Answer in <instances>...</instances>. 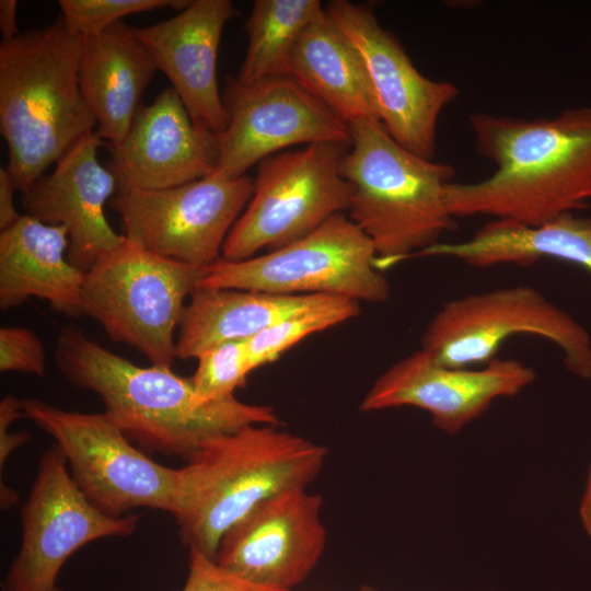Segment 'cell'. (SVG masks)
Instances as JSON below:
<instances>
[{
  "mask_svg": "<svg viewBox=\"0 0 591 591\" xmlns=\"http://www.w3.org/2000/svg\"><path fill=\"white\" fill-rule=\"evenodd\" d=\"M518 334L536 335L561 349L573 374L591 378V338L567 312L537 289L520 285L445 302L428 324L421 349L450 368L484 366Z\"/></svg>",
  "mask_w": 591,
  "mask_h": 591,
  "instance_id": "ba28073f",
  "label": "cell"
},
{
  "mask_svg": "<svg viewBox=\"0 0 591 591\" xmlns=\"http://www.w3.org/2000/svg\"><path fill=\"white\" fill-rule=\"evenodd\" d=\"M323 10L318 0L254 1L246 22L248 45L236 81L247 84L288 76L300 35Z\"/></svg>",
  "mask_w": 591,
  "mask_h": 591,
  "instance_id": "d4e9b609",
  "label": "cell"
},
{
  "mask_svg": "<svg viewBox=\"0 0 591 591\" xmlns=\"http://www.w3.org/2000/svg\"><path fill=\"white\" fill-rule=\"evenodd\" d=\"M227 126L218 139L216 171L240 177L285 148L318 142L351 144L349 125L289 76L240 83L222 96Z\"/></svg>",
  "mask_w": 591,
  "mask_h": 591,
  "instance_id": "4fadbf2b",
  "label": "cell"
},
{
  "mask_svg": "<svg viewBox=\"0 0 591 591\" xmlns=\"http://www.w3.org/2000/svg\"><path fill=\"white\" fill-rule=\"evenodd\" d=\"M325 11L360 55L385 130L406 150L433 160L438 120L459 96L457 86L422 76L371 8L333 0Z\"/></svg>",
  "mask_w": 591,
  "mask_h": 591,
  "instance_id": "5bb4252c",
  "label": "cell"
},
{
  "mask_svg": "<svg viewBox=\"0 0 591 591\" xmlns=\"http://www.w3.org/2000/svg\"><path fill=\"white\" fill-rule=\"evenodd\" d=\"M51 591H62V590H61V589H59V588L57 587V588H55V589H54V590H51Z\"/></svg>",
  "mask_w": 591,
  "mask_h": 591,
  "instance_id": "d590c367",
  "label": "cell"
},
{
  "mask_svg": "<svg viewBox=\"0 0 591 591\" xmlns=\"http://www.w3.org/2000/svg\"><path fill=\"white\" fill-rule=\"evenodd\" d=\"M54 359L71 384L96 393L104 412L147 451L187 460L216 436L250 425L279 424L270 406L247 404L235 396L202 403L190 378L169 366H137L76 325L60 329Z\"/></svg>",
  "mask_w": 591,
  "mask_h": 591,
  "instance_id": "7a4b0ae2",
  "label": "cell"
},
{
  "mask_svg": "<svg viewBox=\"0 0 591 591\" xmlns=\"http://www.w3.org/2000/svg\"><path fill=\"white\" fill-rule=\"evenodd\" d=\"M16 188L7 169H0V230H7L19 221L22 215L14 206Z\"/></svg>",
  "mask_w": 591,
  "mask_h": 591,
  "instance_id": "4dcf8cb0",
  "label": "cell"
},
{
  "mask_svg": "<svg viewBox=\"0 0 591 591\" xmlns=\"http://www.w3.org/2000/svg\"><path fill=\"white\" fill-rule=\"evenodd\" d=\"M479 155L494 173L444 189L456 218L491 216L540 225L591 202V106L554 117L521 118L475 113L470 117Z\"/></svg>",
  "mask_w": 591,
  "mask_h": 591,
  "instance_id": "6da1fadb",
  "label": "cell"
},
{
  "mask_svg": "<svg viewBox=\"0 0 591 591\" xmlns=\"http://www.w3.org/2000/svg\"><path fill=\"white\" fill-rule=\"evenodd\" d=\"M65 227L26 215L0 233V308L9 310L30 298L46 300L53 310L82 315L84 273L68 257Z\"/></svg>",
  "mask_w": 591,
  "mask_h": 591,
  "instance_id": "ffe728a7",
  "label": "cell"
},
{
  "mask_svg": "<svg viewBox=\"0 0 591 591\" xmlns=\"http://www.w3.org/2000/svg\"><path fill=\"white\" fill-rule=\"evenodd\" d=\"M322 505V497L306 487L265 499L223 534L216 561L251 582L292 591L324 553Z\"/></svg>",
  "mask_w": 591,
  "mask_h": 591,
  "instance_id": "9a60e30c",
  "label": "cell"
},
{
  "mask_svg": "<svg viewBox=\"0 0 591 591\" xmlns=\"http://www.w3.org/2000/svg\"><path fill=\"white\" fill-rule=\"evenodd\" d=\"M20 518L21 547L3 591H51L72 554L99 538L131 535L139 523L137 514L113 517L97 509L74 483L56 444L39 457Z\"/></svg>",
  "mask_w": 591,
  "mask_h": 591,
  "instance_id": "7c38bea8",
  "label": "cell"
},
{
  "mask_svg": "<svg viewBox=\"0 0 591 591\" xmlns=\"http://www.w3.org/2000/svg\"><path fill=\"white\" fill-rule=\"evenodd\" d=\"M254 181L217 172L159 190L117 189L111 207L123 236L142 248L206 268L222 258L223 244L247 206Z\"/></svg>",
  "mask_w": 591,
  "mask_h": 591,
  "instance_id": "8fae6325",
  "label": "cell"
},
{
  "mask_svg": "<svg viewBox=\"0 0 591 591\" xmlns=\"http://www.w3.org/2000/svg\"><path fill=\"white\" fill-rule=\"evenodd\" d=\"M182 591H285L264 587L229 571L215 558L189 548L188 575Z\"/></svg>",
  "mask_w": 591,
  "mask_h": 591,
  "instance_id": "f546056e",
  "label": "cell"
},
{
  "mask_svg": "<svg viewBox=\"0 0 591 591\" xmlns=\"http://www.w3.org/2000/svg\"><path fill=\"white\" fill-rule=\"evenodd\" d=\"M25 418L49 434L83 495L108 515L136 508L172 512L177 468L151 460L105 413L65 410L23 398Z\"/></svg>",
  "mask_w": 591,
  "mask_h": 591,
  "instance_id": "30bf717a",
  "label": "cell"
},
{
  "mask_svg": "<svg viewBox=\"0 0 591 591\" xmlns=\"http://www.w3.org/2000/svg\"><path fill=\"white\" fill-rule=\"evenodd\" d=\"M157 70L132 27L121 21L83 37L79 85L96 119L95 132L106 143L124 139Z\"/></svg>",
  "mask_w": 591,
  "mask_h": 591,
  "instance_id": "44dd1931",
  "label": "cell"
},
{
  "mask_svg": "<svg viewBox=\"0 0 591 591\" xmlns=\"http://www.w3.org/2000/svg\"><path fill=\"white\" fill-rule=\"evenodd\" d=\"M419 256H448L474 267L531 265L543 258L580 266L591 274V217L564 213L540 225L495 219L468 240L438 243Z\"/></svg>",
  "mask_w": 591,
  "mask_h": 591,
  "instance_id": "7402d4cb",
  "label": "cell"
},
{
  "mask_svg": "<svg viewBox=\"0 0 591 591\" xmlns=\"http://www.w3.org/2000/svg\"><path fill=\"white\" fill-rule=\"evenodd\" d=\"M327 450L275 425L210 438L177 468L172 514L181 542L215 558L223 534L265 499L308 487Z\"/></svg>",
  "mask_w": 591,
  "mask_h": 591,
  "instance_id": "3957f363",
  "label": "cell"
},
{
  "mask_svg": "<svg viewBox=\"0 0 591 591\" xmlns=\"http://www.w3.org/2000/svg\"><path fill=\"white\" fill-rule=\"evenodd\" d=\"M361 229L344 213L280 248L243 260L219 259L205 268L198 288L276 294H328L382 303L390 285Z\"/></svg>",
  "mask_w": 591,
  "mask_h": 591,
  "instance_id": "52a82bcc",
  "label": "cell"
},
{
  "mask_svg": "<svg viewBox=\"0 0 591 591\" xmlns=\"http://www.w3.org/2000/svg\"><path fill=\"white\" fill-rule=\"evenodd\" d=\"M102 144L95 131L82 137L56 162L55 170L39 177L21 198L24 215L66 228L67 257L84 274L124 241L104 212L118 185L114 174L99 162Z\"/></svg>",
  "mask_w": 591,
  "mask_h": 591,
  "instance_id": "ac0fdd59",
  "label": "cell"
},
{
  "mask_svg": "<svg viewBox=\"0 0 591 591\" xmlns=\"http://www.w3.org/2000/svg\"><path fill=\"white\" fill-rule=\"evenodd\" d=\"M340 172L350 187L349 218L371 241L380 270L418 256L456 227L444 189L455 170L399 146L380 120L349 126Z\"/></svg>",
  "mask_w": 591,
  "mask_h": 591,
  "instance_id": "5b68a950",
  "label": "cell"
},
{
  "mask_svg": "<svg viewBox=\"0 0 591 591\" xmlns=\"http://www.w3.org/2000/svg\"><path fill=\"white\" fill-rule=\"evenodd\" d=\"M198 364L190 378L202 403L234 396L253 371L247 340H231L217 345L197 357Z\"/></svg>",
  "mask_w": 591,
  "mask_h": 591,
  "instance_id": "4316f807",
  "label": "cell"
},
{
  "mask_svg": "<svg viewBox=\"0 0 591 591\" xmlns=\"http://www.w3.org/2000/svg\"><path fill=\"white\" fill-rule=\"evenodd\" d=\"M82 43L60 15L1 40L0 132L9 149L7 170L22 194L96 126L79 85Z\"/></svg>",
  "mask_w": 591,
  "mask_h": 591,
  "instance_id": "277c9868",
  "label": "cell"
},
{
  "mask_svg": "<svg viewBox=\"0 0 591 591\" xmlns=\"http://www.w3.org/2000/svg\"><path fill=\"white\" fill-rule=\"evenodd\" d=\"M288 76L349 126L362 120H380L360 55L325 10L300 35Z\"/></svg>",
  "mask_w": 591,
  "mask_h": 591,
  "instance_id": "603a6c76",
  "label": "cell"
},
{
  "mask_svg": "<svg viewBox=\"0 0 591 591\" xmlns=\"http://www.w3.org/2000/svg\"><path fill=\"white\" fill-rule=\"evenodd\" d=\"M183 0H58L67 30L82 37L97 34L121 18L161 8L185 9Z\"/></svg>",
  "mask_w": 591,
  "mask_h": 591,
  "instance_id": "83f0119b",
  "label": "cell"
},
{
  "mask_svg": "<svg viewBox=\"0 0 591 591\" xmlns=\"http://www.w3.org/2000/svg\"><path fill=\"white\" fill-rule=\"evenodd\" d=\"M31 439V433L26 431L10 433L8 428L0 427V465L1 467L8 457L19 447L23 445Z\"/></svg>",
  "mask_w": 591,
  "mask_h": 591,
  "instance_id": "d6a6232c",
  "label": "cell"
},
{
  "mask_svg": "<svg viewBox=\"0 0 591 591\" xmlns=\"http://www.w3.org/2000/svg\"><path fill=\"white\" fill-rule=\"evenodd\" d=\"M321 296L197 288L179 320L176 357L197 359L222 343L248 340L283 317L311 305Z\"/></svg>",
  "mask_w": 591,
  "mask_h": 591,
  "instance_id": "cb8c5ba5",
  "label": "cell"
},
{
  "mask_svg": "<svg viewBox=\"0 0 591 591\" xmlns=\"http://www.w3.org/2000/svg\"><path fill=\"white\" fill-rule=\"evenodd\" d=\"M360 591H376V590H374L373 588H371V587H369V586H362V587L360 588Z\"/></svg>",
  "mask_w": 591,
  "mask_h": 591,
  "instance_id": "e575fe53",
  "label": "cell"
},
{
  "mask_svg": "<svg viewBox=\"0 0 591 591\" xmlns=\"http://www.w3.org/2000/svg\"><path fill=\"white\" fill-rule=\"evenodd\" d=\"M535 372L518 360L494 359L478 369L450 368L419 349L386 369L360 404L362 412L414 406L454 434L485 413L498 397L519 394Z\"/></svg>",
  "mask_w": 591,
  "mask_h": 591,
  "instance_id": "2e32d148",
  "label": "cell"
},
{
  "mask_svg": "<svg viewBox=\"0 0 591 591\" xmlns=\"http://www.w3.org/2000/svg\"><path fill=\"white\" fill-rule=\"evenodd\" d=\"M349 147L318 142L264 159L222 258L243 260L263 248H280L348 210L350 187L340 166Z\"/></svg>",
  "mask_w": 591,
  "mask_h": 591,
  "instance_id": "9c48e42d",
  "label": "cell"
},
{
  "mask_svg": "<svg viewBox=\"0 0 591 591\" xmlns=\"http://www.w3.org/2000/svg\"><path fill=\"white\" fill-rule=\"evenodd\" d=\"M218 139L198 129L172 86L140 106L124 139L107 144L118 189L159 190L213 173Z\"/></svg>",
  "mask_w": 591,
  "mask_h": 591,
  "instance_id": "e0dca14e",
  "label": "cell"
},
{
  "mask_svg": "<svg viewBox=\"0 0 591 591\" xmlns=\"http://www.w3.org/2000/svg\"><path fill=\"white\" fill-rule=\"evenodd\" d=\"M205 268L153 254L124 241L84 274L82 315L95 320L112 340L171 367L175 332L185 299L198 288Z\"/></svg>",
  "mask_w": 591,
  "mask_h": 591,
  "instance_id": "8992f818",
  "label": "cell"
},
{
  "mask_svg": "<svg viewBox=\"0 0 591 591\" xmlns=\"http://www.w3.org/2000/svg\"><path fill=\"white\" fill-rule=\"evenodd\" d=\"M359 302L338 296L322 294L311 305L290 314L247 340L252 369L277 360L309 335L355 317Z\"/></svg>",
  "mask_w": 591,
  "mask_h": 591,
  "instance_id": "484cf974",
  "label": "cell"
},
{
  "mask_svg": "<svg viewBox=\"0 0 591 591\" xmlns=\"http://www.w3.org/2000/svg\"><path fill=\"white\" fill-rule=\"evenodd\" d=\"M46 356L43 343L26 327L0 328V371H19L37 376L45 374Z\"/></svg>",
  "mask_w": 591,
  "mask_h": 591,
  "instance_id": "f1b7e54d",
  "label": "cell"
},
{
  "mask_svg": "<svg viewBox=\"0 0 591 591\" xmlns=\"http://www.w3.org/2000/svg\"><path fill=\"white\" fill-rule=\"evenodd\" d=\"M16 0L0 1V31L3 36L2 40L15 38L21 34L16 24Z\"/></svg>",
  "mask_w": 591,
  "mask_h": 591,
  "instance_id": "1f68e13d",
  "label": "cell"
},
{
  "mask_svg": "<svg viewBox=\"0 0 591 591\" xmlns=\"http://www.w3.org/2000/svg\"><path fill=\"white\" fill-rule=\"evenodd\" d=\"M580 515L587 533L591 536V467L580 506Z\"/></svg>",
  "mask_w": 591,
  "mask_h": 591,
  "instance_id": "836d02e7",
  "label": "cell"
},
{
  "mask_svg": "<svg viewBox=\"0 0 591 591\" xmlns=\"http://www.w3.org/2000/svg\"><path fill=\"white\" fill-rule=\"evenodd\" d=\"M235 14L230 0H194L169 20L132 27L195 126L217 138L227 126L217 80L218 49L223 28Z\"/></svg>",
  "mask_w": 591,
  "mask_h": 591,
  "instance_id": "d6986e66",
  "label": "cell"
}]
</instances>
